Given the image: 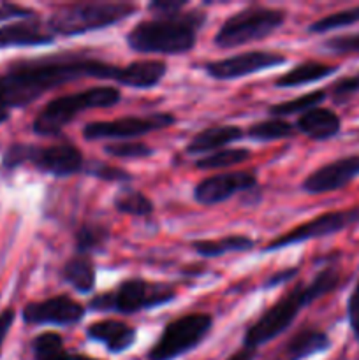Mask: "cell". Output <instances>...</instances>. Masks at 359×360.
Listing matches in <instances>:
<instances>
[{"instance_id": "11", "label": "cell", "mask_w": 359, "mask_h": 360, "mask_svg": "<svg viewBox=\"0 0 359 360\" xmlns=\"http://www.w3.org/2000/svg\"><path fill=\"white\" fill-rule=\"evenodd\" d=\"M176 118L171 112H153L148 116H123L106 122H90L83 127L87 141H123L146 136L155 130L175 125Z\"/></svg>"}, {"instance_id": "30", "label": "cell", "mask_w": 359, "mask_h": 360, "mask_svg": "<svg viewBox=\"0 0 359 360\" xmlns=\"http://www.w3.org/2000/svg\"><path fill=\"white\" fill-rule=\"evenodd\" d=\"M327 90H315L310 94L301 95L292 101L280 102V104H273L270 108V112L273 118H280V116H291V115H303V112L315 109L326 101Z\"/></svg>"}, {"instance_id": "37", "label": "cell", "mask_w": 359, "mask_h": 360, "mask_svg": "<svg viewBox=\"0 0 359 360\" xmlns=\"http://www.w3.org/2000/svg\"><path fill=\"white\" fill-rule=\"evenodd\" d=\"M347 319L351 323V330L354 334L355 340L359 341V280L355 283L354 290H352L351 297L347 302Z\"/></svg>"}, {"instance_id": "3", "label": "cell", "mask_w": 359, "mask_h": 360, "mask_svg": "<svg viewBox=\"0 0 359 360\" xmlns=\"http://www.w3.org/2000/svg\"><path fill=\"white\" fill-rule=\"evenodd\" d=\"M206 18L204 11L192 9L143 20L129 30L127 46L141 55H183L196 48Z\"/></svg>"}, {"instance_id": "9", "label": "cell", "mask_w": 359, "mask_h": 360, "mask_svg": "<svg viewBox=\"0 0 359 360\" xmlns=\"http://www.w3.org/2000/svg\"><path fill=\"white\" fill-rule=\"evenodd\" d=\"M213 327L208 313H189L164 327L157 343L148 352V360H175L199 347Z\"/></svg>"}, {"instance_id": "12", "label": "cell", "mask_w": 359, "mask_h": 360, "mask_svg": "<svg viewBox=\"0 0 359 360\" xmlns=\"http://www.w3.org/2000/svg\"><path fill=\"white\" fill-rule=\"evenodd\" d=\"M284 63H287V56L282 55V53L246 51L204 63V70H206L208 76L217 81H232L250 76V74H257L260 70L284 65Z\"/></svg>"}, {"instance_id": "23", "label": "cell", "mask_w": 359, "mask_h": 360, "mask_svg": "<svg viewBox=\"0 0 359 360\" xmlns=\"http://www.w3.org/2000/svg\"><path fill=\"white\" fill-rule=\"evenodd\" d=\"M62 280L80 294L88 295L95 288V267L90 255L74 253L62 267Z\"/></svg>"}, {"instance_id": "1", "label": "cell", "mask_w": 359, "mask_h": 360, "mask_svg": "<svg viewBox=\"0 0 359 360\" xmlns=\"http://www.w3.org/2000/svg\"><path fill=\"white\" fill-rule=\"evenodd\" d=\"M88 77L122 84L123 67L83 53H60L20 60L0 74V109L25 108L55 88Z\"/></svg>"}, {"instance_id": "26", "label": "cell", "mask_w": 359, "mask_h": 360, "mask_svg": "<svg viewBox=\"0 0 359 360\" xmlns=\"http://www.w3.org/2000/svg\"><path fill=\"white\" fill-rule=\"evenodd\" d=\"M113 206L118 213L130 214V217H150L155 210L153 202L143 192L129 188V186L116 192Z\"/></svg>"}, {"instance_id": "17", "label": "cell", "mask_w": 359, "mask_h": 360, "mask_svg": "<svg viewBox=\"0 0 359 360\" xmlns=\"http://www.w3.org/2000/svg\"><path fill=\"white\" fill-rule=\"evenodd\" d=\"M55 35L49 32L48 25H42L37 18L18 21L0 28V49L25 48V46H49Z\"/></svg>"}, {"instance_id": "36", "label": "cell", "mask_w": 359, "mask_h": 360, "mask_svg": "<svg viewBox=\"0 0 359 360\" xmlns=\"http://www.w3.org/2000/svg\"><path fill=\"white\" fill-rule=\"evenodd\" d=\"M189 4L185 0H153L148 4V9L153 16H169L183 11Z\"/></svg>"}, {"instance_id": "10", "label": "cell", "mask_w": 359, "mask_h": 360, "mask_svg": "<svg viewBox=\"0 0 359 360\" xmlns=\"http://www.w3.org/2000/svg\"><path fill=\"white\" fill-rule=\"evenodd\" d=\"M358 224H359V207L329 211V213L319 214V217L298 225V227L292 229V231L271 239V241L264 246L263 252L264 253L278 252V250L289 248V246L299 245V243L310 241V239L327 238V236L338 234V232L345 231V229Z\"/></svg>"}, {"instance_id": "28", "label": "cell", "mask_w": 359, "mask_h": 360, "mask_svg": "<svg viewBox=\"0 0 359 360\" xmlns=\"http://www.w3.org/2000/svg\"><path fill=\"white\" fill-rule=\"evenodd\" d=\"M252 151L246 148H224L220 151L206 155L196 160V169L199 171H213V169H227L250 160Z\"/></svg>"}, {"instance_id": "13", "label": "cell", "mask_w": 359, "mask_h": 360, "mask_svg": "<svg viewBox=\"0 0 359 360\" xmlns=\"http://www.w3.org/2000/svg\"><path fill=\"white\" fill-rule=\"evenodd\" d=\"M87 315L83 304L70 295L60 294L44 301L28 302L23 308V322L28 326H60L70 327L80 323Z\"/></svg>"}, {"instance_id": "21", "label": "cell", "mask_w": 359, "mask_h": 360, "mask_svg": "<svg viewBox=\"0 0 359 360\" xmlns=\"http://www.w3.org/2000/svg\"><path fill=\"white\" fill-rule=\"evenodd\" d=\"M168 74V65L162 60H139L123 65V86L150 90L155 88Z\"/></svg>"}, {"instance_id": "20", "label": "cell", "mask_w": 359, "mask_h": 360, "mask_svg": "<svg viewBox=\"0 0 359 360\" xmlns=\"http://www.w3.org/2000/svg\"><path fill=\"white\" fill-rule=\"evenodd\" d=\"M331 348V340L324 330L301 329L285 343L282 360H305L317 354H324Z\"/></svg>"}, {"instance_id": "34", "label": "cell", "mask_w": 359, "mask_h": 360, "mask_svg": "<svg viewBox=\"0 0 359 360\" xmlns=\"http://www.w3.org/2000/svg\"><path fill=\"white\" fill-rule=\"evenodd\" d=\"M331 98L334 104H345L352 97L359 94V74L358 76H345L341 79L334 81L329 88Z\"/></svg>"}, {"instance_id": "6", "label": "cell", "mask_w": 359, "mask_h": 360, "mask_svg": "<svg viewBox=\"0 0 359 360\" xmlns=\"http://www.w3.org/2000/svg\"><path fill=\"white\" fill-rule=\"evenodd\" d=\"M175 299L176 290L172 285L148 281L143 278H127L113 290L95 295L88 306L94 311L134 315V313L169 304Z\"/></svg>"}, {"instance_id": "5", "label": "cell", "mask_w": 359, "mask_h": 360, "mask_svg": "<svg viewBox=\"0 0 359 360\" xmlns=\"http://www.w3.org/2000/svg\"><path fill=\"white\" fill-rule=\"evenodd\" d=\"M137 6L129 2H76L51 13L48 28L53 35H83L122 23L136 14Z\"/></svg>"}, {"instance_id": "8", "label": "cell", "mask_w": 359, "mask_h": 360, "mask_svg": "<svg viewBox=\"0 0 359 360\" xmlns=\"http://www.w3.org/2000/svg\"><path fill=\"white\" fill-rule=\"evenodd\" d=\"M285 11L252 6L231 14L215 34L217 48H238L270 37L285 23Z\"/></svg>"}, {"instance_id": "25", "label": "cell", "mask_w": 359, "mask_h": 360, "mask_svg": "<svg viewBox=\"0 0 359 360\" xmlns=\"http://www.w3.org/2000/svg\"><path fill=\"white\" fill-rule=\"evenodd\" d=\"M32 355L34 360H99L65 350L62 336L56 333H42L35 336L32 341Z\"/></svg>"}, {"instance_id": "15", "label": "cell", "mask_w": 359, "mask_h": 360, "mask_svg": "<svg viewBox=\"0 0 359 360\" xmlns=\"http://www.w3.org/2000/svg\"><path fill=\"white\" fill-rule=\"evenodd\" d=\"M355 178H359V155H347L310 172L301 188L310 195H320L344 188Z\"/></svg>"}, {"instance_id": "31", "label": "cell", "mask_w": 359, "mask_h": 360, "mask_svg": "<svg viewBox=\"0 0 359 360\" xmlns=\"http://www.w3.org/2000/svg\"><path fill=\"white\" fill-rule=\"evenodd\" d=\"M355 23H359V6L327 14V16L313 21V23L308 25V32H312V34H324V32L334 30V28L351 27V25Z\"/></svg>"}, {"instance_id": "16", "label": "cell", "mask_w": 359, "mask_h": 360, "mask_svg": "<svg viewBox=\"0 0 359 360\" xmlns=\"http://www.w3.org/2000/svg\"><path fill=\"white\" fill-rule=\"evenodd\" d=\"M87 338L92 341H97L106 347V350L113 355H118L127 352L136 343L137 330L136 327L122 322V320H99L92 322L87 327Z\"/></svg>"}, {"instance_id": "14", "label": "cell", "mask_w": 359, "mask_h": 360, "mask_svg": "<svg viewBox=\"0 0 359 360\" xmlns=\"http://www.w3.org/2000/svg\"><path fill=\"white\" fill-rule=\"evenodd\" d=\"M257 188L256 171H232L210 176L197 183L194 188V200L203 206H215L225 202L236 193H246Z\"/></svg>"}, {"instance_id": "35", "label": "cell", "mask_w": 359, "mask_h": 360, "mask_svg": "<svg viewBox=\"0 0 359 360\" xmlns=\"http://www.w3.org/2000/svg\"><path fill=\"white\" fill-rule=\"evenodd\" d=\"M324 49L334 55H352L359 53V32L348 35H338L324 42Z\"/></svg>"}, {"instance_id": "18", "label": "cell", "mask_w": 359, "mask_h": 360, "mask_svg": "<svg viewBox=\"0 0 359 360\" xmlns=\"http://www.w3.org/2000/svg\"><path fill=\"white\" fill-rule=\"evenodd\" d=\"M296 130L305 134L312 141H329L341 130V120L334 111L326 108H315L299 115L296 120Z\"/></svg>"}, {"instance_id": "32", "label": "cell", "mask_w": 359, "mask_h": 360, "mask_svg": "<svg viewBox=\"0 0 359 360\" xmlns=\"http://www.w3.org/2000/svg\"><path fill=\"white\" fill-rule=\"evenodd\" d=\"M84 174L94 176V178L101 179L106 183H130L132 181V174L125 169L115 167V165L104 164V162H84Z\"/></svg>"}, {"instance_id": "7", "label": "cell", "mask_w": 359, "mask_h": 360, "mask_svg": "<svg viewBox=\"0 0 359 360\" xmlns=\"http://www.w3.org/2000/svg\"><path fill=\"white\" fill-rule=\"evenodd\" d=\"M23 164L34 165L37 171L55 178H69L83 172L84 158L83 153L70 143L51 144V146L13 143L4 151V169L13 171Z\"/></svg>"}, {"instance_id": "33", "label": "cell", "mask_w": 359, "mask_h": 360, "mask_svg": "<svg viewBox=\"0 0 359 360\" xmlns=\"http://www.w3.org/2000/svg\"><path fill=\"white\" fill-rule=\"evenodd\" d=\"M104 153L116 158H148L155 150L143 141H116L104 146Z\"/></svg>"}, {"instance_id": "39", "label": "cell", "mask_w": 359, "mask_h": 360, "mask_svg": "<svg viewBox=\"0 0 359 360\" xmlns=\"http://www.w3.org/2000/svg\"><path fill=\"white\" fill-rule=\"evenodd\" d=\"M13 18H35V13L30 9H25V7L14 6V4H4L0 6V21H7L13 20Z\"/></svg>"}, {"instance_id": "2", "label": "cell", "mask_w": 359, "mask_h": 360, "mask_svg": "<svg viewBox=\"0 0 359 360\" xmlns=\"http://www.w3.org/2000/svg\"><path fill=\"white\" fill-rule=\"evenodd\" d=\"M340 285V269L336 266H326L313 276L310 283H296L292 290L278 299L267 311H264L243 336V347L259 348L284 334L292 326L303 308L324 297Z\"/></svg>"}, {"instance_id": "29", "label": "cell", "mask_w": 359, "mask_h": 360, "mask_svg": "<svg viewBox=\"0 0 359 360\" xmlns=\"http://www.w3.org/2000/svg\"><path fill=\"white\" fill-rule=\"evenodd\" d=\"M294 130L296 129L292 127V123L285 122V120L270 118L250 125L248 130H246V136L252 141H257V143H270V141H278L294 136Z\"/></svg>"}, {"instance_id": "41", "label": "cell", "mask_w": 359, "mask_h": 360, "mask_svg": "<svg viewBox=\"0 0 359 360\" xmlns=\"http://www.w3.org/2000/svg\"><path fill=\"white\" fill-rule=\"evenodd\" d=\"M257 357V350L256 348H248V347H243L241 350L234 352L227 360H253Z\"/></svg>"}, {"instance_id": "24", "label": "cell", "mask_w": 359, "mask_h": 360, "mask_svg": "<svg viewBox=\"0 0 359 360\" xmlns=\"http://www.w3.org/2000/svg\"><path fill=\"white\" fill-rule=\"evenodd\" d=\"M256 241L248 236H225L220 239H199L192 243V250L204 259H217L227 253L250 252Z\"/></svg>"}, {"instance_id": "42", "label": "cell", "mask_w": 359, "mask_h": 360, "mask_svg": "<svg viewBox=\"0 0 359 360\" xmlns=\"http://www.w3.org/2000/svg\"><path fill=\"white\" fill-rule=\"evenodd\" d=\"M9 120V111H4V109H0V123L7 122Z\"/></svg>"}, {"instance_id": "40", "label": "cell", "mask_w": 359, "mask_h": 360, "mask_svg": "<svg viewBox=\"0 0 359 360\" xmlns=\"http://www.w3.org/2000/svg\"><path fill=\"white\" fill-rule=\"evenodd\" d=\"M14 319H16V313H14V309L9 308V309H6V311L0 313V352H2L4 341H6L11 327H13Z\"/></svg>"}, {"instance_id": "27", "label": "cell", "mask_w": 359, "mask_h": 360, "mask_svg": "<svg viewBox=\"0 0 359 360\" xmlns=\"http://www.w3.org/2000/svg\"><path fill=\"white\" fill-rule=\"evenodd\" d=\"M109 239V229L101 224H84L77 229L74 236V246L76 253L81 255H90L92 253L102 252L104 245Z\"/></svg>"}, {"instance_id": "22", "label": "cell", "mask_w": 359, "mask_h": 360, "mask_svg": "<svg viewBox=\"0 0 359 360\" xmlns=\"http://www.w3.org/2000/svg\"><path fill=\"white\" fill-rule=\"evenodd\" d=\"M338 70V65H329V63L315 62V60H308V62L298 63L287 70L285 74L277 77L275 86L277 88H298L303 84L317 83L320 79L333 76Z\"/></svg>"}, {"instance_id": "4", "label": "cell", "mask_w": 359, "mask_h": 360, "mask_svg": "<svg viewBox=\"0 0 359 360\" xmlns=\"http://www.w3.org/2000/svg\"><path fill=\"white\" fill-rule=\"evenodd\" d=\"M122 101L115 86H92L49 101L32 122V130L41 137L58 136L80 112L88 109L113 108Z\"/></svg>"}, {"instance_id": "19", "label": "cell", "mask_w": 359, "mask_h": 360, "mask_svg": "<svg viewBox=\"0 0 359 360\" xmlns=\"http://www.w3.org/2000/svg\"><path fill=\"white\" fill-rule=\"evenodd\" d=\"M245 136L243 130L236 125H215L208 127V129L201 130L199 134L192 137L189 141V144L185 146L187 155H206L215 153V151L224 150L227 144L239 141Z\"/></svg>"}, {"instance_id": "38", "label": "cell", "mask_w": 359, "mask_h": 360, "mask_svg": "<svg viewBox=\"0 0 359 360\" xmlns=\"http://www.w3.org/2000/svg\"><path fill=\"white\" fill-rule=\"evenodd\" d=\"M299 274V267H285V269L277 271V273L271 274L270 278H266L263 283V290H271V288H277L280 285L289 283V281L294 280Z\"/></svg>"}]
</instances>
